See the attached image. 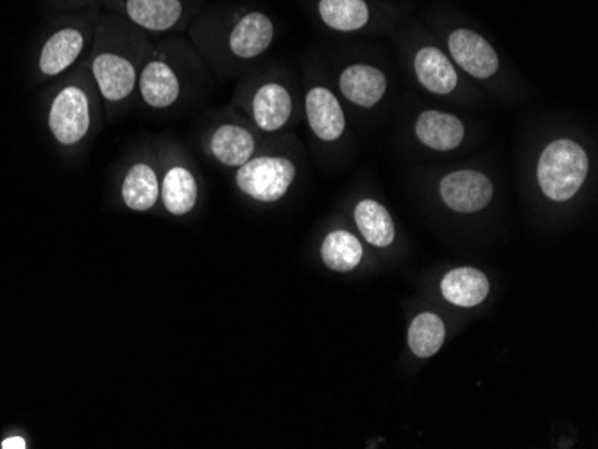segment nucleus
<instances>
[{
    "instance_id": "nucleus-18",
    "label": "nucleus",
    "mask_w": 598,
    "mask_h": 449,
    "mask_svg": "<svg viewBox=\"0 0 598 449\" xmlns=\"http://www.w3.org/2000/svg\"><path fill=\"white\" fill-rule=\"evenodd\" d=\"M85 47V36L77 29H62L52 35L40 54V70L46 76H58L76 62Z\"/></svg>"
},
{
    "instance_id": "nucleus-13",
    "label": "nucleus",
    "mask_w": 598,
    "mask_h": 449,
    "mask_svg": "<svg viewBox=\"0 0 598 449\" xmlns=\"http://www.w3.org/2000/svg\"><path fill=\"white\" fill-rule=\"evenodd\" d=\"M251 110L255 124L262 131H280L292 115L291 93L278 82H267L256 90Z\"/></svg>"
},
{
    "instance_id": "nucleus-11",
    "label": "nucleus",
    "mask_w": 598,
    "mask_h": 449,
    "mask_svg": "<svg viewBox=\"0 0 598 449\" xmlns=\"http://www.w3.org/2000/svg\"><path fill=\"white\" fill-rule=\"evenodd\" d=\"M415 72L421 87L434 95H450L459 82L454 62L437 47H421L416 52Z\"/></svg>"
},
{
    "instance_id": "nucleus-21",
    "label": "nucleus",
    "mask_w": 598,
    "mask_h": 449,
    "mask_svg": "<svg viewBox=\"0 0 598 449\" xmlns=\"http://www.w3.org/2000/svg\"><path fill=\"white\" fill-rule=\"evenodd\" d=\"M158 176L148 164H135L123 181V201L133 211H148L158 203Z\"/></svg>"
},
{
    "instance_id": "nucleus-12",
    "label": "nucleus",
    "mask_w": 598,
    "mask_h": 449,
    "mask_svg": "<svg viewBox=\"0 0 598 449\" xmlns=\"http://www.w3.org/2000/svg\"><path fill=\"white\" fill-rule=\"evenodd\" d=\"M492 283L475 267H459L441 280V294L454 307L473 308L486 302Z\"/></svg>"
},
{
    "instance_id": "nucleus-22",
    "label": "nucleus",
    "mask_w": 598,
    "mask_h": 449,
    "mask_svg": "<svg viewBox=\"0 0 598 449\" xmlns=\"http://www.w3.org/2000/svg\"><path fill=\"white\" fill-rule=\"evenodd\" d=\"M362 258V244L349 231H332L325 236L321 244V260L330 271H355L360 266Z\"/></svg>"
},
{
    "instance_id": "nucleus-15",
    "label": "nucleus",
    "mask_w": 598,
    "mask_h": 449,
    "mask_svg": "<svg viewBox=\"0 0 598 449\" xmlns=\"http://www.w3.org/2000/svg\"><path fill=\"white\" fill-rule=\"evenodd\" d=\"M124 11L135 26L145 31H170L183 16L181 0H126Z\"/></svg>"
},
{
    "instance_id": "nucleus-19",
    "label": "nucleus",
    "mask_w": 598,
    "mask_h": 449,
    "mask_svg": "<svg viewBox=\"0 0 598 449\" xmlns=\"http://www.w3.org/2000/svg\"><path fill=\"white\" fill-rule=\"evenodd\" d=\"M317 13L325 26L338 33L360 31L371 18L366 0H319Z\"/></svg>"
},
{
    "instance_id": "nucleus-3",
    "label": "nucleus",
    "mask_w": 598,
    "mask_h": 449,
    "mask_svg": "<svg viewBox=\"0 0 598 449\" xmlns=\"http://www.w3.org/2000/svg\"><path fill=\"white\" fill-rule=\"evenodd\" d=\"M440 195L456 214H476L492 205L495 187L486 174L479 170H456L441 179Z\"/></svg>"
},
{
    "instance_id": "nucleus-14",
    "label": "nucleus",
    "mask_w": 598,
    "mask_h": 449,
    "mask_svg": "<svg viewBox=\"0 0 598 449\" xmlns=\"http://www.w3.org/2000/svg\"><path fill=\"white\" fill-rule=\"evenodd\" d=\"M139 87L143 103L154 110L173 106L181 92L176 72L162 60H153L143 67L139 77Z\"/></svg>"
},
{
    "instance_id": "nucleus-24",
    "label": "nucleus",
    "mask_w": 598,
    "mask_h": 449,
    "mask_svg": "<svg viewBox=\"0 0 598 449\" xmlns=\"http://www.w3.org/2000/svg\"><path fill=\"white\" fill-rule=\"evenodd\" d=\"M2 449H24L26 448V440L22 439V437H10V439H5L4 442H2V446H0Z\"/></svg>"
},
{
    "instance_id": "nucleus-16",
    "label": "nucleus",
    "mask_w": 598,
    "mask_h": 449,
    "mask_svg": "<svg viewBox=\"0 0 598 449\" xmlns=\"http://www.w3.org/2000/svg\"><path fill=\"white\" fill-rule=\"evenodd\" d=\"M255 147V137L237 124L219 126L212 134V154L226 167H241L246 164L253 158Z\"/></svg>"
},
{
    "instance_id": "nucleus-5",
    "label": "nucleus",
    "mask_w": 598,
    "mask_h": 449,
    "mask_svg": "<svg viewBox=\"0 0 598 449\" xmlns=\"http://www.w3.org/2000/svg\"><path fill=\"white\" fill-rule=\"evenodd\" d=\"M448 51L454 62L468 76L475 79H489L500 68V57L492 43L471 29H456L448 36Z\"/></svg>"
},
{
    "instance_id": "nucleus-20",
    "label": "nucleus",
    "mask_w": 598,
    "mask_h": 449,
    "mask_svg": "<svg viewBox=\"0 0 598 449\" xmlns=\"http://www.w3.org/2000/svg\"><path fill=\"white\" fill-rule=\"evenodd\" d=\"M160 195H162L167 211L176 217H181L194 209L198 195H200V187H198L194 174L189 169L173 167L165 174Z\"/></svg>"
},
{
    "instance_id": "nucleus-9",
    "label": "nucleus",
    "mask_w": 598,
    "mask_h": 449,
    "mask_svg": "<svg viewBox=\"0 0 598 449\" xmlns=\"http://www.w3.org/2000/svg\"><path fill=\"white\" fill-rule=\"evenodd\" d=\"M275 40V24L271 18L262 11H250L237 21L231 29L230 51L233 56L241 60H253L271 47Z\"/></svg>"
},
{
    "instance_id": "nucleus-1",
    "label": "nucleus",
    "mask_w": 598,
    "mask_h": 449,
    "mask_svg": "<svg viewBox=\"0 0 598 449\" xmlns=\"http://www.w3.org/2000/svg\"><path fill=\"white\" fill-rule=\"evenodd\" d=\"M588 172V153L572 139L554 140L537 159V184L543 195L554 203L573 200L583 189Z\"/></svg>"
},
{
    "instance_id": "nucleus-7",
    "label": "nucleus",
    "mask_w": 598,
    "mask_h": 449,
    "mask_svg": "<svg viewBox=\"0 0 598 449\" xmlns=\"http://www.w3.org/2000/svg\"><path fill=\"white\" fill-rule=\"evenodd\" d=\"M92 72L99 90L110 103H120L129 98L139 81L133 63L115 52H101L96 56Z\"/></svg>"
},
{
    "instance_id": "nucleus-10",
    "label": "nucleus",
    "mask_w": 598,
    "mask_h": 449,
    "mask_svg": "<svg viewBox=\"0 0 598 449\" xmlns=\"http://www.w3.org/2000/svg\"><path fill=\"white\" fill-rule=\"evenodd\" d=\"M415 133L424 147L448 153L465 142L466 128L462 120L451 113L427 110L416 120Z\"/></svg>"
},
{
    "instance_id": "nucleus-6",
    "label": "nucleus",
    "mask_w": 598,
    "mask_h": 449,
    "mask_svg": "<svg viewBox=\"0 0 598 449\" xmlns=\"http://www.w3.org/2000/svg\"><path fill=\"white\" fill-rule=\"evenodd\" d=\"M308 126L322 142H338L346 131V117L339 99L328 88L314 87L305 99Z\"/></svg>"
},
{
    "instance_id": "nucleus-17",
    "label": "nucleus",
    "mask_w": 598,
    "mask_h": 449,
    "mask_svg": "<svg viewBox=\"0 0 598 449\" xmlns=\"http://www.w3.org/2000/svg\"><path fill=\"white\" fill-rule=\"evenodd\" d=\"M355 224L360 235L368 244L374 247H389L396 239V226L393 217L382 203L373 200H364L355 206Z\"/></svg>"
},
{
    "instance_id": "nucleus-2",
    "label": "nucleus",
    "mask_w": 598,
    "mask_h": 449,
    "mask_svg": "<svg viewBox=\"0 0 598 449\" xmlns=\"http://www.w3.org/2000/svg\"><path fill=\"white\" fill-rule=\"evenodd\" d=\"M296 179V165L282 156L251 158L239 167L237 187L258 203H277L285 197Z\"/></svg>"
},
{
    "instance_id": "nucleus-8",
    "label": "nucleus",
    "mask_w": 598,
    "mask_h": 449,
    "mask_svg": "<svg viewBox=\"0 0 598 449\" xmlns=\"http://www.w3.org/2000/svg\"><path fill=\"white\" fill-rule=\"evenodd\" d=\"M339 90L355 106L373 107L387 93V77L379 67L355 63L341 72Z\"/></svg>"
},
{
    "instance_id": "nucleus-23",
    "label": "nucleus",
    "mask_w": 598,
    "mask_h": 449,
    "mask_svg": "<svg viewBox=\"0 0 598 449\" xmlns=\"http://www.w3.org/2000/svg\"><path fill=\"white\" fill-rule=\"evenodd\" d=\"M410 351L418 358L434 357L446 341V326L440 316L432 311H421L410 321L407 333Z\"/></svg>"
},
{
    "instance_id": "nucleus-4",
    "label": "nucleus",
    "mask_w": 598,
    "mask_h": 449,
    "mask_svg": "<svg viewBox=\"0 0 598 449\" xmlns=\"http://www.w3.org/2000/svg\"><path fill=\"white\" fill-rule=\"evenodd\" d=\"M49 128L58 142L74 145L90 129V103L81 88L67 87L58 93L49 113Z\"/></svg>"
}]
</instances>
